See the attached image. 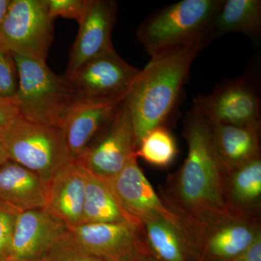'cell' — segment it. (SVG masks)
<instances>
[{"mask_svg":"<svg viewBox=\"0 0 261 261\" xmlns=\"http://www.w3.org/2000/svg\"><path fill=\"white\" fill-rule=\"evenodd\" d=\"M87 251L104 261H133L146 250L142 227L123 224H82L68 227Z\"/></svg>","mask_w":261,"mask_h":261,"instance_id":"cell-11","label":"cell"},{"mask_svg":"<svg viewBox=\"0 0 261 261\" xmlns=\"http://www.w3.org/2000/svg\"><path fill=\"white\" fill-rule=\"evenodd\" d=\"M210 123L248 125L260 122V94L247 75L226 80L207 95L194 99L193 107Z\"/></svg>","mask_w":261,"mask_h":261,"instance_id":"cell-8","label":"cell"},{"mask_svg":"<svg viewBox=\"0 0 261 261\" xmlns=\"http://www.w3.org/2000/svg\"><path fill=\"white\" fill-rule=\"evenodd\" d=\"M261 32L260 0H224L209 29L207 39L240 33L257 39Z\"/></svg>","mask_w":261,"mask_h":261,"instance_id":"cell-21","label":"cell"},{"mask_svg":"<svg viewBox=\"0 0 261 261\" xmlns=\"http://www.w3.org/2000/svg\"><path fill=\"white\" fill-rule=\"evenodd\" d=\"M134 158L118 174L102 178L127 214L142 224L147 220H163L171 223L191 240L185 225L160 198ZM198 250V249H197Z\"/></svg>","mask_w":261,"mask_h":261,"instance_id":"cell-10","label":"cell"},{"mask_svg":"<svg viewBox=\"0 0 261 261\" xmlns=\"http://www.w3.org/2000/svg\"><path fill=\"white\" fill-rule=\"evenodd\" d=\"M140 73L112 48L63 76L79 99L123 101Z\"/></svg>","mask_w":261,"mask_h":261,"instance_id":"cell-7","label":"cell"},{"mask_svg":"<svg viewBox=\"0 0 261 261\" xmlns=\"http://www.w3.org/2000/svg\"><path fill=\"white\" fill-rule=\"evenodd\" d=\"M207 44L201 41L168 51L140 70L126 97L137 148L149 130L166 126L176 113L192 63Z\"/></svg>","mask_w":261,"mask_h":261,"instance_id":"cell-2","label":"cell"},{"mask_svg":"<svg viewBox=\"0 0 261 261\" xmlns=\"http://www.w3.org/2000/svg\"><path fill=\"white\" fill-rule=\"evenodd\" d=\"M85 193L83 224H123L137 228L142 224L127 214L104 179L84 168Z\"/></svg>","mask_w":261,"mask_h":261,"instance_id":"cell-20","label":"cell"},{"mask_svg":"<svg viewBox=\"0 0 261 261\" xmlns=\"http://www.w3.org/2000/svg\"><path fill=\"white\" fill-rule=\"evenodd\" d=\"M17 116L18 111L13 100L0 98V129Z\"/></svg>","mask_w":261,"mask_h":261,"instance_id":"cell-29","label":"cell"},{"mask_svg":"<svg viewBox=\"0 0 261 261\" xmlns=\"http://www.w3.org/2000/svg\"><path fill=\"white\" fill-rule=\"evenodd\" d=\"M19 211L0 202V261H10L12 240Z\"/></svg>","mask_w":261,"mask_h":261,"instance_id":"cell-25","label":"cell"},{"mask_svg":"<svg viewBox=\"0 0 261 261\" xmlns=\"http://www.w3.org/2000/svg\"><path fill=\"white\" fill-rule=\"evenodd\" d=\"M228 200L230 208L236 217H260V158L231 171L228 178Z\"/></svg>","mask_w":261,"mask_h":261,"instance_id":"cell-22","label":"cell"},{"mask_svg":"<svg viewBox=\"0 0 261 261\" xmlns=\"http://www.w3.org/2000/svg\"><path fill=\"white\" fill-rule=\"evenodd\" d=\"M123 101L79 99L75 103L62 126L67 146L74 160L107 128Z\"/></svg>","mask_w":261,"mask_h":261,"instance_id":"cell-14","label":"cell"},{"mask_svg":"<svg viewBox=\"0 0 261 261\" xmlns=\"http://www.w3.org/2000/svg\"><path fill=\"white\" fill-rule=\"evenodd\" d=\"M137 140L126 99L107 128L75 161L102 178L113 177L136 155Z\"/></svg>","mask_w":261,"mask_h":261,"instance_id":"cell-9","label":"cell"},{"mask_svg":"<svg viewBox=\"0 0 261 261\" xmlns=\"http://www.w3.org/2000/svg\"><path fill=\"white\" fill-rule=\"evenodd\" d=\"M53 35L46 0H10L0 23L2 51L46 63Z\"/></svg>","mask_w":261,"mask_h":261,"instance_id":"cell-6","label":"cell"},{"mask_svg":"<svg viewBox=\"0 0 261 261\" xmlns=\"http://www.w3.org/2000/svg\"><path fill=\"white\" fill-rule=\"evenodd\" d=\"M261 234L260 217H235L211 229L204 238L200 261H228L246 250Z\"/></svg>","mask_w":261,"mask_h":261,"instance_id":"cell-16","label":"cell"},{"mask_svg":"<svg viewBox=\"0 0 261 261\" xmlns=\"http://www.w3.org/2000/svg\"><path fill=\"white\" fill-rule=\"evenodd\" d=\"M187 145L185 162L159 187V195L181 220L201 250L207 233L226 220L236 217L230 208V171L220 157L210 124L192 108L184 121Z\"/></svg>","mask_w":261,"mask_h":261,"instance_id":"cell-1","label":"cell"},{"mask_svg":"<svg viewBox=\"0 0 261 261\" xmlns=\"http://www.w3.org/2000/svg\"><path fill=\"white\" fill-rule=\"evenodd\" d=\"M18 84V71L13 56L0 49V98L13 100Z\"/></svg>","mask_w":261,"mask_h":261,"instance_id":"cell-26","label":"cell"},{"mask_svg":"<svg viewBox=\"0 0 261 261\" xmlns=\"http://www.w3.org/2000/svg\"><path fill=\"white\" fill-rule=\"evenodd\" d=\"M39 261H43V260H39Z\"/></svg>","mask_w":261,"mask_h":261,"instance_id":"cell-33","label":"cell"},{"mask_svg":"<svg viewBox=\"0 0 261 261\" xmlns=\"http://www.w3.org/2000/svg\"><path fill=\"white\" fill-rule=\"evenodd\" d=\"M142 224L146 250L156 261H200L195 245L171 223L147 220Z\"/></svg>","mask_w":261,"mask_h":261,"instance_id":"cell-19","label":"cell"},{"mask_svg":"<svg viewBox=\"0 0 261 261\" xmlns=\"http://www.w3.org/2000/svg\"><path fill=\"white\" fill-rule=\"evenodd\" d=\"M68 231V226L45 208L19 213L10 261L42 260L51 246Z\"/></svg>","mask_w":261,"mask_h":261,"instance_id":"cell-12","label":"cell"},{"mask_svg":"<svg viewBox=\"0 0 261 261\" xmlns=\"http://www.w3.org/2000/svg\"><path fill=\"white\" fill-rule=\"evenodd\" d=\"M43 261H104L92 255L68 233L60 239L47 252Z\"/></svg>","mask_w":261,"mask_h":261,"instance_id":"cell-24","label":"cell"},{"mask_svg":"<svg viewBox=\"0 0 261 261\" xmlns=\"http://www.w3.org/2000/svg\"><path fill=\"white\" fill-rule=\"evenodd\" d=\"M18 71V84L13 98L18 116L51 126H63L79 100L63 75L55 74L46 63L12 54Z\"/></svg>","mask_w":261,"mask_h":261,"instance_id":"cell-4","label":"cell"},{"mask_svg":"<svg viewBox=\"0 0 261 261\" xmlns=\"http://www.w3.org/2000/svg\"><path fill=\"white\" fill-rule=\"evenodd\" d=\"M51 18L73 19L79 23L83 18L89 0H46Z\"/></svg>","mask_w":261,"mask_h":261,"instance_id":"cell-27","label":"cell"},{"mask_svg":"<svg viewBox=\"0 0 261 261\" xmlns=\"http://www.w3.org/2000/svg\"><path fill=\"white\" fill-rule=\"evenodd\" d=\"M0 142L10 160L37 173L45 183L74 161L61 127L33 123L19 116L0 129Z\"/></svg>","mask_w":261,"mask_h":261,"instance_id":"cell-5","label":"cell"},{"mask_svg":"<svg viewBox=\"0 0 261 261\" xmlns=\"http://www.w3.org/2000/svg\"><path fill=\"white\" fill-rule=\"evenodd\" d=\"M9 3L10 0H0V23L6 13Z\"/></svg>","mask_w":261,"mask_h":261,"instance_id":"cell-30","label":"cell"},{"mask_svg":"<svg viewBox=\"0 0 261 261\" xmlns=\"http://www.w3.org/2000/svg\"><path fill=\"white\" fill-rule=\"evenodd\" d=\"M9 156L7 153L6 151L2 145L1 142H0V167L3 166L4 163H6L7 161H9Z\"/></svg>","mask_w":261,"mask_h":261,"instance_id":"cell-31","label":"cell"},{"mask_svg":"<svg viewBox=\"0 0 261 261\" xmlns=\"http://www.w3.org/2000/svg\"><path fill=\"white\" fill-rule=\"evenodd\" d=\"M118 6L113 0H89L70 51L65 74L113 47L112 33Z\"/></svg>","mask_w":261,"mask_h":261,"instance_id":"cell-13","label":"cell"},{"mask_svg":"<svg viewBox=\"0 0 261 261\" xmlns=\"http://www.w3.org/2000/svg\"><path fill=\"white\" fill-rule=\"evenodd\" d=\"M224 0H181L168 5L142 23L137 37L152 58L206 41L215 15Z\"/></svg>","mask_w":261,"mask_h":261,"instance_id":"cell-3","label":"cell"},{"mask_svg":"<svg viewBox=\"0 0 261 261\" xmlns=\"http://www.w3.org/2000/svg\"><path fill=\"white\" fill-rule=\"evenodd\" d=\"M208 123L218 152L230 172L260 159V122L248 125Z\"/></svg>","mask_w":261,"mask_h":261,"instance_id":"cell-18","label":"cell"},{"mask_svg":"<svg viewBox=\"0 0 261 261\" xmlns=\"http://www.w3.org/2000/svg\"><path fill=\"white\" fill-rule=\"evenodd\" d=\"M84 193V168L74 160L47 182L45 209L68 227L80 226L83 224Z\"/></svg>","mask_w":261,"mask_h":261,"instance_id":"cell-15","label":"cell"},{"mask_svg":"<svg viewBox=\"0 0 261 261\" xmlns=\"http://www.w3.org/2000/svg\"><path fill=\"white\" fill-rule=\"evenodd\" d=\"M47 183L37 173L9 160L0 167V202L19 212L45 208Z\"/></svg>","mask_w":261,"mask_h":261,"instance_id":"cell-17","label":"cell"},{"mask_svg":"<svg viewBox=\"0 0 261 261\" xmlns=\"http://www.w3.org/2000/svg\"><path fill=\"white\" fill-rule=\"evenodd\" d=\"M177 151L172 134L167 127L159 126L149 130L142 139L136 155L152 166L167 167L176 158Z\"/></svg>","mask_w":261,"mask_h":261,"instance_id":"cell-23","label":"cell"},{"mask_svg":"<svg viewBox=\"0 0 261 261\" xmlns=\"http://www.w3.org/2000/svg\"><path fill=\"white\" fill-rule=\"evenodd\" d=\"M133 261H156L154 259L152 258L150 255L148 254H143V255H140V257H137Z\"/></svg>","mask_w":261,"mask_h":261,"instance_id":"cell-32","label":"cell"},{"mask_svg":"<svg viewBox=\"0 0 261 261\" xmlns=\"http://www.w3.org/2000/svg\"><path fill=\"white\" fill-rule=\"evenodd\" d=\"M228 261H261V234L246 250Z\"/></svg>","mask_w":261,"mask_h":261,"instance_id":"cell-28","label":"cell"}]
</instances>
